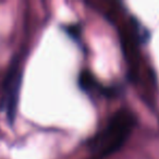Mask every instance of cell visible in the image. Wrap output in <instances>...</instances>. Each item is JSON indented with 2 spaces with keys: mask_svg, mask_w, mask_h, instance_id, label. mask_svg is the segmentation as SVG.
I'll return each instance as SVG.
<instances>
[{
  "mask_svg": "<svg viewBox=\"0 0 159 159\" xmlns=\"http://www.w3.org/2000/svg\"><path fill=\"white\" fill-rule=\"evenodd\" d=\"M135 124V117L129 110H119L109 120L107 126L92 139L89 148L95 155L106 157L123 146Z\"/></svg>",
  "mask_w": 159,
  "mask_h": 159,
  "instance_id": "cell-1",
  "label": "cell"
},
{
  "mask_svg": "<svg viewBox=\"0 0 159 159\" xmlns=\"http://www.w3.org/2000/svg\"><path fill=\"white\" fill-rule=\"evenodd\" d=\"M21 84H22V70L18 60H13L6 75L2 97L0 102V107L2 110H5L10 124L14 123L16 117Z\"/></svg>",
  "mask_w": 159,
  "mask_h": 159,
  "instance_id": "cell-2",
  "label": "cell"
},
{
  "mask_svg": "<svg viewBox=\"0 0 159 159\" xmlns=\"http://www.w3.org/2000/svg\"><path fill=\"white\" fill-rule=\"evenodd\" d=\"M79 86L85 92H91L98 86L95 77L89 71H83L79 75Z\"/></svg>",
  "mask_w": 159,
  "mask_h": 159,
  "instance_id": "cell-3",
  "label": "cell"
},
{
  "mask_svg": "<svg viewBox=\"0 0 159 159\" xmlns=\"http://www.w3.org/2000/svg\"><path fill=\"white\" fill-rule=\"evenodd\" d=\"M64 32L74 40H79L81 38V27L77 24H70L64 26Z\"/></svg>",
  "mask_w": 159,
  "mask_h": 159,
  "instance_id": "cell-4",
  "label": "cell"
}]
</instances>
